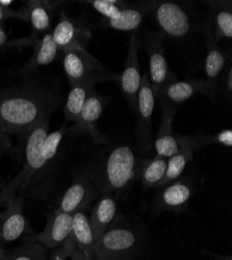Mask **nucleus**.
Returning a JSON list of instances; mask_svg holds the SVG:
<instances>
[{
	"mask_svg": "<svg viewBox=\"0 0 232 260\" xmlns=\"http://www.w3.org/2000/svg\"><path fill=\"white\" fill-rule=\"evenodd\" d=\"M55 106L51 93L37 88L0 93V130L6 134L29 133L49 119Z\"/></svg>",
	"mask_w": 232,
	"mask_h": 260,
	"instance_id": "nucleus-1",
	"label": "nucleus"
},
{
	"mask_svg": "<svg viewBox=\"0 0 232 260\" xmlns=\"http://www.w3.org/2000/svg\"><path fill=\"white\" fill-rule=\"evenodd\" d=\"M150 245L142 232L123 222L115 223L96 242L94 258L112 257L118 260H146Z\"/></svg>",
	"mask_w": 232,
	"mask_h": 260,
	"instance_id": "nucleus-2",
	"label": "nucleus"
},
{
	"mask_svg": "<svg viewBox=\"0 0 232 260\" xmlns=\"http://www.w3.org/2000/svg\"><path fill=\"white\" fill-rule=\"evenodd\" d=\"M142 160L126 145L116 147L104 160L98 182L103 193H124L140 176Z\"/></svg>",
	"mask_w": 232,
	"mask_h": 260,
	"instance_id": "nucleus-3",
	"label": "nucleus"
},
{
	"mask_svg": "<svg viewBox=\"0 0 232 260\" xmlns=\"http://www.w3.org/2000/svg\"><path fill=\"white\" fill-rule=\"evenodd\" d=\"M49 119L37 125L28 133L25 144V159L22 171L12 181V183L0 192V202H7L10 198L15 197L19 187H26L32 178L42 171L47 162L42 156V146L48 135Z\"/></svg>",
	"mask_w": 232,
	"mask_h": 260,
	"instance_id": "nucleus-4",
	"label": "nucleus"
},
{
	"mask_svg": "<svg viewBox=\"0 0 232 260\" xmlns=\"http://www.w3.org/2000/svg\"><path fill=\"white\" fill-rule=\"evenodd\" d=\"M62 66L70 85L88 80L98 83L117 78V76L108 73L101 61L89 53L87 48L75 47L64 51Z\"/></svg>",
	"mask_w": 232,
	"mask_h": 260,
	"instance_id": "nucleus-5",
	"label": "nucleus"
},
{
	"mask_svg": "<svg viewBox=\"0 0 232 260\" xmlns=\"http://www.w3.org/2000/svg\"><path fill=\"white\" fill-rule=\"evenodd\" d=\"M150 13L162 36L181 39L192 30V15L179 3L155 2Z\"/></svg>",
	"mask_w": 232,
	"mask_h": 260,
	"instance_id": "nucleus-6",
	"label": "nucleus"
},
{
	"mask_svg": "<svg viewBox=\"0 0 232 260\" xmlns=\"http://www.w3.org/2000/svg\"><path fill=\"white\" fill-rule=\"evenodd\" d=\"M144 40L149 56V80L155 99L159 100L165 86L177 79L175 74L170 70L164 55L163 36L159 32L147 31Z\"/></svg>",
	"mask_w": 232,
	"mask_h": 260,
	"instance_id": "nucleus-7",
	"label": "nucleus"
},
{
	"mask_svg": "<svg viewBox=\"0 0 232 260\" xmlns=\"http://www.w3.org/2000/svg\"><path fill=\"white\" fill-rule=\"evenodd\" d=\"M139 49L140 44L138 34L134 32L129 40L127 57H126L123 71L119 76H117L120 89L134 112L136 110L138 94L142 83V75L139 66Z\"/></svg>",
	"mask_w": 232,
	"mask_h": 260,
	"instance_id": "nucleus-8",
	"label": "nucleus"
},
{
	"mask_svg": "<svg viewBox=\"0 0 232 260\" xmlns=\"http://www.w3.org/2000/svg\"><path fill=\"white\" fill-rule=\"evenodd\" d=\"M155 97L148 75L142 77L135 115L138 120L137 139L141 146L149 147L152 142V115Z\"/></svg>",
	"mask_w": 232,
	"mask_h": 260,
	"instance_id": "nucleus-9",
	"label": "nucleus"
},
{
	"mask_svg": "<svg viewBox=\"0 0 232 260\" xmlns=\"http://www.w3.org/2000/svg\"><path fill=\"white\" fill-rule=\"evenodd\" d=\"M107 102L108 99L99 95L93 89L86 103H84L78 119L69 129L70 132L74 134H88L96 144H108V138L102 135L97 128V122L102 115L103 108Z\"/></svg>",
	"mask_w": 232,
	"mask_h": 260,
	"instance_id": "nucleus-10",
	"label": "nucleus"
},
{
	"mask_svg": "<svg viewBox=\"0 0 232 260\" xmlns=\"http://www.w3.org/2000/svg\"><path fill=\"white\" fill-rule=\"evenodd\" d=\"M6 203L7 209L0 214V246L14 243L29 231L23 212V198L15 196Z\"/></svg>",
	"mask_w": 232,
	"mask_h": 260,
	"instance_id": "nucleus-11",
	"label": "nucleus"
},
{
	"mask_svg": "<svg viewBox=\"0 0 232 260\" xmlns=\"http://www.w3.org/2000/svg\"><path fill=\"white\" fill-rule=\"evenodd\" d=\"M204 37L206 42V57L204 62V80L207 83L209 96L213 95L221 79L222 73L227 63V54L224 49L218 45V41L213 34L212 24L206 21L204 24Z\"/></svg>",
	"mask_w": 232,
	"mask_h": 260,
	"instance_id": "nucleus-12",
	"label": "nucleus"
},
{
	"mask_svg": "<svg viewBox=\"0 0 232 260\" xmlns=\"http://www.w3.org/2000/svg\"><path fill=\"white\" fill-rule=\"evenodd\" d=\"M161 104L162 119L154 141L156 156L170 158L180 151V135L173 132V119L176 114V105L164 100H159Z\"/></svg>",
	"mask_w": 232,
	"mask_h": 260,
	"instance_id": "nucleus-13",
	"label": "nucleus"
},
{
	"mask_svg": "<svg viewBox=\"0 0 232 260\" xmlns=\"http://www.w3.org/2000/svg\"><path fill=\"white\" fill-rule=\"evenodd\" d=\"M194 193V185L188 179L178 178L157 188L155 207L161 211L180 212L187 206Z\"/></svg>",
	"mask_w": 232,
	"mask_h": 260,
	"instance_id": "nucleus-14",
	"label": "nucleus"
},
{
	"mask_svg": "<svg viewBox=\"0 0 232 260\" xmlns=\"http://www.w3.org/2000/svg\"><path fill=\"white\" fill-rule=\"evenodd\" d=\"M72 229V214L53 210L49 215L45 229L30 240L44 246L48 250H55L64 245Z\"/></svg>",
	"mask_w": 232,
	"mask_h": 260,
	"instance_id": "nucleus-15",
	"label": "nucleus"
},
{
	"mask_svg": "<svg viewBox=\"0 0 232 260\" xmlns=\"http://www.w3.org/2000/svg\"><path fill=\"white\" fill-rule=\"evenodd\" d=\"M65 245L69 255L78 253L93 258L96 241L86 210H79L72 214V229Z\"/></svg>",
	"mask_w": 232,
	"mask_h": 260,
	"instance_id": "nucleus-16",
	"label": "nucleus"
},
{
	"mask_svg": "<svg viewBox=\"0 0 232 260\" xmlns=\"http://www.w3.org/2000/svg\"><path fill=\"white\" fill-rule=\"evenodd\" d=\"M52 37L60 51L71 48H87L92 34L89 28L84 27L78 21L69 18L65 13L60 14V19L53 28Z\"/></svg>",
	"mask_w": 232,
	"mask_h": 260,
	"instance_id": "nucleus-17",
	"label": "nucleus"
},
{
	"mask_svg": "<svg viewBox=\"0 0 232 260\" xmlns=\"http://www.w3.org/2000/svg\"><path fill=\"white\" fill-rule=\"evenodd\" d=\"M96 196L95 186L87 177H77L62 194L57 210L73 214L79 210H87Z\"/></svg>",
	"mask_w": 232,
	"mask_h": 260,
	"instance_id": "nucleus-18",
	"label": "nucleus"
},
{
	"mask_svg": "<svg viewBox=\"0 0 232 260\" xmlns=\"http://www.w3.org/2000/svg\"><path fill=\"white\" fill-rule=\"evenodd\" d=\"M154 4L155 2L128 3L115 19L104 20V24L116 30L136 32L146 16L151 12Z\"/></svg>",
	"mask_w": 232,
	"mask_h": 260,
	"instance_id": "nucleus-19",
	"label": "nucleus"
},
{
	"mask_svg": "<svg viewBox=\"0 0 232 260\" xmlns=\"http://www.w3.org/2000/svg\"><path fill=\"white\" fill-rule=\"evenodd\" d=\"M117 214L118 205L116 199L112 194L103 193L102 198L94 206L90 218L96 242L115 223Z\"/></svg>",
	"mask_w": 232,
	"mask_h": 260,
	"instance_id": "nucleus-20",
	"label": "nucleus"
},
{
	"mask_svg": "<svg viewBox=\"0 0 232 260\" xmlns=\"http://www.w3.org/2000/svg\"><path fill=\"white\" fill-rule=\"evenodd\" d=\"M198 93L209 96V90L204 78L175 80L163 89L159 100H164L176 105L185 102Z\"/></svg>",
	"mask_w": 232,
	"mask_h": 260,
	"instance_id": "nucleus-21",
	"label": "nucleus"
},
{
	"mask_svg": "<svg viewBox=\"0 0 232 260\" xmlns=\"http://www.w3.org/2000/svg\"><path fill=\"white\" fill-rule=\"evenodd\" d=\"M180 143H181V147H180L179 152L177 154L171 156L170 158H168L165 175H164V178H163L161 184L159 185V187L163 186L168 183H171V182L177 180L178 178H180L187 164L189 161H192V159H193L194 151L197 150L193 136H181L180 135Z\"/></svg>",
	"mask_w": 232,
	"mask_h": 260,
	"instance_id": "nucleus-22",
	"label": "nucleus"
},
{
	"mask_svg": "<svg viewBox=\"0 0 232 260\" xmlns=\"http://www.w3.org/2000/svg\"><path fill=\"white\" fill-rule=\"evenodd\" d=\"M60 3L53 2H27L22 12L25 21L29 22L34 32H46L51 27V12Z\"/></svg>",
	"mask_w": 232,
	"mask_h": 260,
	"instance_id": "nucleus-23",
	"label": "nucleus"
},
{
	"mask_svg": "<svg viewBox=\"0 0 232 260\" xmlns=\"http://www.w3.org/2000/svg\"><path fill=\"white\" fill-rule=\"evenodd\" d=\"M208 6L213 12V34L215 39L232 38V3L231 2H209Z\"/></svg>",
	"mask_w": 232,
	"mask_h": 260,
	"instance_id": "nucleus-24",
	"label": "nucleus"
},
{
	"mask_svg": "<svg viewBox=\"0 0 232 260\" xmlns=\"http://www.w3.org/2000/svg\"><path fill=\"white\" fill-rule=\"evenodd\" d=\"M34 46V53L24 67L25 71H31L38 67L53 62L60 51L51 34H45L41 39L37 40Z\"/></svg>",
	"mask_w": 232,
	"mask_h": 260,
	"instance_id": "nucleus-25",
	"label": "nucleus"
},
{
	"mask_svg": "<svg viewBox=\"0 0 232 260\" xmlns=\"http://www.w3.org/2000/svg\"><path fill=\"white\" fill-rule=\"evenodd\" d=\"M96 82L92 80L82 81L71 85V90L65 104V118L68 122H75L86 103Z\"/></svg>",
	"mask_w": 232,
	"mask_h": 260,
	"instance_id": "nucleus-26",
	"label": "nucleus"
},
{
	"mask_svg": "<svg viewBox=\"0 0 232 260\" xmlns=\"http://www.w3.org/2000/svg\"><path fill=\"white\" fill-rule=\"evenodd\" d=\"M168 166V159L155 156L149 160H142L140 176L145 189L157 188L161 184Z\"/></svg>",
	"mask_w": 232,
	"mask_h": 260,
	"instance_id": "nucleus-27",
	"label": "nucleus"
},
{
	"mask_svg": "<svg viewBox=\"0 0 232 260\" xmlns=\"http://www.w3.org/2000/svg\"><path fill=\"white\" fill-rule=\"evenodd\" d=\"M3 260H50L48 249L31 240L7 251Z\"/></svg>",
	"mask_w": 232,
	"mask_h": 260,
	"instance_id": "nucleus-28",
	"label": "nucleus"
},
{
	"mask_svg": "<svg viewBox=\"0 0 232 260\" xmlns=\"http://www.w3.org/2000/svg\"><path fill=\"white\" fill-rule=\"evenodd\" d=\"M86 4L90 5L97 13L103 16L104 20L115 19L128 5V3L119 2V0H91L86 2Z\"/></svg>",
	"mask_w": 232,
	"mask_h": 260,
	"instance_id": "nucleus-29",
	"label": "nucleus"
},
{
	"mask_svg": "<svg viewBox=\"0 0 232 260\" xmlns=\"http://www.w3.org/2000/svg\"><path fill=\"white\" fill-rule=\"evenodd\" d=\"M66 127H61L58 130L47 135V137L44 140L43 146H42V156H43L44 160L46 162H49L52 160L55 155L57 154V151L59 148V145L61 143L62 137H64L66 133Z\"/></svg>",
	"mask_w": 232,
	"mask_h": 260,
	"instance_id": "nucleus-30",
	"label": "nucleus"
},
{
	"mask_svg": "<svg viewBox=\"0 0 232 260\" xmlns=\"http://www.w3.org/2000/svg\"><path fill=\"white\" fill-rule=\"evenodd\" d=\"M196 148L199 149L206 145H222L224 147H232V130L225 129L217 135L213 136H203L195 135L193 136Z\"/></svg>",
	"mask_w": 232,
	"mask_h": 260,
	"instance_id": "nucleus-31",
	"label": "nucleus"
},
{
	"mask_svg": "<svg viewBox=\"0 0 232 260\" xmlns=\"http://www.w3.org/2000/svg\"><path fill=\"white\" fill-rule=\"evenodd\" d=\"M9 19H20V20L25 21V16L22 10L14 11V10H11L10 8H5L3 6H0V22H3V21L9 20Z\"/></svg>",
	"mask_w": 232,
	"mask_h": 260,
	"instance_id": "nucleus-32",
	"label": "nucleus"
},
{
	"mask_svg": "<svg viewBox=\"0 0 232 260\" xmlns=\"http://www.w3.org/2000/svg\"><path fill=\"white\" fill-rule=\"evenodd\" d=\"M68 257V249L65 244L61 247L53 250L52 253H50V260H67Z\"/></svg>",
	"mask_w": 232,
	"mask_h": 260,
	"instance_id": "nucleus-33",
	"label": "nucleus"
},
{
	"mask_svg": "<svg viewBox=\"0 0 232 260\" xmlns=\"http://www.w3.org/2000/svg\"><path fill=\"white\" fill-rule=\"evenodd\" d=\"M225 83H226V88L228 90V93L230 95L232 92V68H231V66H229V68L227 70V77H226Z\"/></svg>",
	"mask_w": 232,
	"mask_h": 260,
	"instance_id": "nucleus-34",
	"label": "nucleus"
},
{
	"mask_svg": "<svg viewBox=\"0 0 232 260\" xmlns=\"http://www.w3.org/2000/svg\"><path fill=\"white\" fill-rule=\"evenodd\" d=\"M8 41V35L6 34L5 29L0 26V46L5 45Z\"/></svg>",
	"mask_w": 232,
	"mask_h": 260,
	"instance_id": "nucleus-35",
	"label": "nucleus"
},
{
	"mask_svg": "<svg viewBox=\"0 0 232 260\" xmlns=\"http://www.w3.org/2000/svg\"><path fill=\"white\" fill-rule=\"evenodd\" d=\"M13 4V2H8V0H0V6H3L5 8H10V6Z\"/></svg>",
	"mask_w": 232,
	"mask_h": 260,
	"instance_id": "nucleus-36",
	"label": "nucleus"
},
{
	"mask_svg": "<svg viewBox=\"0 0 232 260\" xmlns=\"http://www.w3.org/2000/svg\"><path fill=\"white\" fill-rule=\"evenodd\" d=\"M6 252H7V250H5L3 246H0V260H3V258L6 255Z\"/></svg>",
	"mask_w": 232,
	"mask_h": 260,
	"instance_id": "nucleus-37",
	"label": "nucleus"
},
{
	"mask_svg": "<svg viewBox=\"0 0 232 260\" xmlns=\"http://www.w3.org/2000/svg\"><path fill=\"white\" fill-rule=\"evenodd\" d=\"M94 258V257H93ZM96 260H118L116 258H112V257H98V258H95Z\"/></svg>",
	"mask_w": 232,
	"mask_h": 260,
	"instance_id": "nucleus-38",
	"label": "nucleus"
},
{
	"mask_svg": "<svg viewBox=\"0 0 232 260\" xmlns=\"http://www.w3.org/2000/svg\"><path fill=\"white\" fill-rule=\"evenodd\" d=\"M84 260H96L95 258H86Z\"/></svg>",
	"mask_w": 232,
	"mask_h": 260,
	"instance_id": "nucleus-39",
	"label": "nucleus"
},
{
	"mask_svg": "<svg viewBox=\"0 0 232 260\" xmlns=\"http://www.w3.org/2000/svg\"><path fill=\"white\" fill-rule=\"evenodd\" d=\"M0 187H2V181H0Z\"/></svg>",
	"mask_w": 232,
	"mask_h": 260,
	"instance_id": "nucleus-40",
	"label": "nucleus"
}]
</instances>
